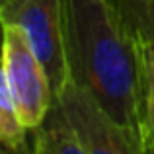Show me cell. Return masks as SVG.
Listing matches in <instances>:
<instances>
[{
  "label": "cell",
  "mask_w": 154,
  "mask_h": 154,
  "mask_svg": "<svg viewBox=\"0 0 154 154\" xmlns=\"http://www.w3.org/2000/svg\"><path fill=\"white\" fill-rule=\"evenodd\" d=\"M68 80L84 86L137 140L143 154V49L115 0H64Z\"/></svg>",
  "instance_id": "6da1fadb"
},
{
  "label": "cell",
  "mask_w": 154,
  "mask_h": 154,
  "mask_svg": "<svg viewBox=\"0 0 154 154\" xmlns=\"http://www.w3.org/2000/svg\"><path fill=\"white\" fill-rule=\"evenodd\" d=\"M20 0H0V22H10Z\"/></svg>",
  "instance_id": "9c48e42d"
},
{
  "label": "cell",
  "mask_w": 154,
  "mask_h": 154,
  "mask_svg": "<svg viewBox=\"0 0 154 154\" xmlns=\"http://www.w3.org/2000/svg\"><path fill=\"white\" fill-rule=\"evenodd\" d=\"M33 133V144L31 150L39 154H66V152H76L82 154L78 139L68 123L60 103L53 102L49 111L45 113L43 121L37 127L31 129Z\"/></svg>",
  "instance_id": "5b68a950"
},
{
  "label": "cell",
  "mask_w": 154,
  "mask_h": 154,
  "mask_svg": "<svg viewBox=\"0 0 154 154\" xmlns=\"http://www.w3.org/2000/svg\"><path fill=\"white\" fill-rule=\"evenodd\" d=\"M55 100L63 107L82 154H140L137 140L78 82L68 80Z\"/></svg>",
  "instance_id": "3957f363"
},
{
  "label": "cell",
  "mask_w": 154,
  "mask_h": 154,
  "mask_svg": "<svg viewBox=\"0 0 154 154\" xmlns=\"http://www.w3.org/2000/svg\"><path fill=\"white\" fill-rule=\"evenodd\" d=\"M123 22L140 47L154 43V0H115Z\"/></svg>",
  "instance_id": "52a82bcc"
},
{
  "label": "cell",
  "mask_w": 154,
  "mask_h": 154,
  "mask_svg": "<svg viewBox=\"0 0 154 154\" xmlns=\"http://www.w3.org/2000/svg\"><path fill=\"white\" fill-rule=\"evenodd\" d=\"M10 23L22 27L45 64L55 98L68 82L64 51V0H20Z\"/></svg>",
  "instance_id": "277c9868"
},
{
  "label": "cell",
  "mask_w": 154,
  "mask_h": 154,
  "mask_svg": "<svg viewBox=\"0 0 154 154\" xmlns=\"http://www.w3.org/2000/svg\"><path fill=\"white\" fill-rule=\"evenodd\" d=\"M0 70L22 123L37 127L55 102L45 64L29 45L22 27L0 22Z\"/></svg>",
  "instance_id": "7a4b0ae2"
},
{
  "label": "cell",
  "mask_w": 154,
  "mask_h": 154,
  "mask_svg": "<svg viewBox=\"0 0 154 154\" xmlns=\"http://www.w3.org/2000/svg\"><path fill=\"white\" fill-rule=\"evenodd\" d=\"M29 129L22 123L16 111L14 100L6 86L4 74L0 70V150H26Z\"/></svg>",
  "instance_id": "8992f818"
},
{
  "label": "cell",
  "mask_w": 154,
  "mask_h": 154,
  "mask_svg": "<svg viewBox=\"0 0 154 154\" xmlns=\"http://www.w3.org/2000/svg\"><path fill=\"white\" fill-rule=\"evenodd\" d=\"M144 66V133L143 154H154V43L140 47Z\"/></svg>",
  "instance_id": "ba28073f"
}]
</instances>
